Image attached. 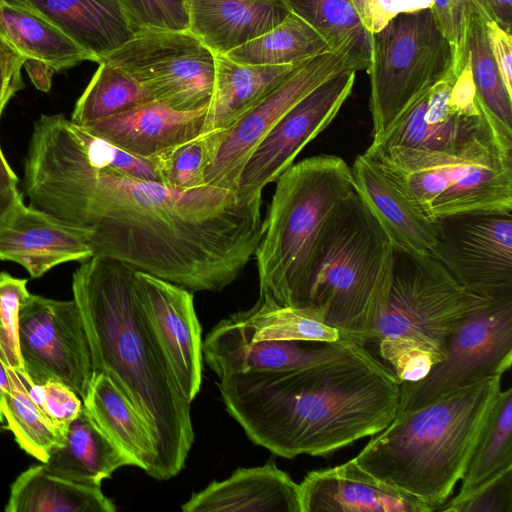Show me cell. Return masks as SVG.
<instances>
[{
  "instance_id": "3",
  "label": "cell",
  "mask_w": 512,
  "mask_h": 512,
  "mask_svg": "<svg viewBox=\"0 0 512 512\" xmlns=\"http://www.w3.org/2000/svg\"><path fill=\"white\" fill-rule=\"evenodd\" d=\"M132 267L101 256L81 262L72 291L94 372L109 375L146 422L156 452L154 479L185 466L194 442L190 402L182 395L138 301Z\"/></svg>"
},
{
  "instance_id": "22",
  "label": "cell",
  "mask_w": 512,
  "mask_h": 512,
  "mask_svg": "<svg viewBox=\"0 0 512 512\" xmlns=\"http://www.w3.org/2000/svg\"><path fill=\"white\" fill-rule=\"evenodd\" d=\"M184 512H300L298 483L271 459L193 493Z\"/></svg>"
},
{
  "instance_id": "39",
  "label": "cell",
  "mask_w": 512,
  "mask_h": 512,
  "mask_svg": "<svg viewBox=\"0 0 512 512\" xmlns=\"http://www.w3.org/2000/svg\"><path fill=\"white\" fill-rule=\"evenodd\" d=\"M27 279L0 273V360L10 369L26 375L19 346V311L30 294Z\"/></svg>"
},
{
  "instance_id": "28",
  "label": "cell",
  "mask_w": 512,
  "mask_h": 512,
  "mask_svg": "<svg viewBox=\"0 0 512 512\" xmlns=\"http://www.w3.org/2000/svg\"><path fill=\"white\" fill-rule=\"evenodd\" d=\"M50 473L88 485H101L120 467L133 466L82 407L66 429L63 441L55 445L43 463Z\"/></svg>"
},
{
  "instance_id": "9",
  "label": "cell",
  "mask_w": 512,
  "mask_h": 512,
  "mask_svg": "<svg viewBox=\"0 0 512 512\" xmlns=\"http://www.w3.org/2000/svg\"><path fill=\"white\" fill-rule=\"evenodd\" d=\"M454 54L430 9L403 13L371 34L369 110L382 136L453 68Z\"/></svg>"
},
{
  "instance_id": "17",
  "label": "cell",
  "mask_w": 512,
  "mask_h": 512,
  "mask_svg": "<svg viewBox=\"0 0 512 512\" xmlns=\"http://www.w3.org/2000/svg\"><path fill=\"white\" fill-rule=\"evenodd\" d=\"M138 301L183 395L192 402L203 373L201 326L192 291L148 273L134 272Z\"/></svg>"
},
{
  "instance_id": "23",
  "label": "cell",
  "mask_w": 512,
  "mask_h": 512,
  "mask_svg": "<svg viewBox=\"0 0 512 512\" xmlns=\"http://www.w3.org/2000/svg\"><path fill=\"white\" fill-rule=\"evenodd\" d=\"M351 171L354 187L396 250L431 255L437 243L436 222L418 210L364 153Z\"/></svg>"
},
{
  "instance_id": "45",
  "label": "cell",
  "mask_w": 512,
  "mask_h": 512,
  "mask_svg": "<svg viewBox=\"0 0 512 512\" xmlns=\"http://www.w3.org/2000/svg\"><path fill=\"white\" fill-rule=\"evenodd\" d=\"M23 68L22 56L0 36V119L11 98L25 87Z\"/></svg>"
},
{
  "instance_id": "27",
  "label": "cell",
  "mask_w": 512,
  "mask_h": 512,
  "mask_svg": "<svg viewBox=\"0 0 512 512\" xmlns=\"http://www.w3.org/2000/svg\"><path fill=\"white\" fill-rule=\"evenodd\" d=\"M215 79L205 132L227 129L258 106L304 62L286 65L238 63L214 53Z\"/></svg>"
},
{
  "instance_id": "5",
  "label": "cell",
  "mask_w": 512,
  "mask_h": 512,
  "mask_svg": "<svg viewBox=\"0 0 512 512\" xmlns=\"http://www.w3.org/2000/svg\"><path fill=\"white\" fill-rule=\"evenodd\" d=\"M275 182L254 253L259 296L304 306L326 235L355 191L351 166L338 156H312L292 164Z\"/></svg>"
},
{
  "instance_id": "49",
  "label": "cell",
  "mask_w": 512,
  "mask_h": 512,
  "mask_svg": "<svg viewBox=\"0 0 512 512\" xmlns=\"http://www.w3.org/2000/svg\"><path fill=\"white\" fill-rule=\"evenodd\" d=\"M18 176L10 167L0 146V192L17 188Z\"/></svg>"
},
{
  "instance_id": "40",
  "label": "cell",
  "mask_w": 512,
  "mask_h": 512,
  "mask_svg": "<svg viewBox=\"0 0 512 512\" xmlns=\"http://www.w3.org/2000/svg\"><path fill=\"white\" fill-rule=\"evenodd\" d=\"M120 2L134 32L142 28L189 29L186 0H120Z\"/></svg>"
},
{
  "instance_id": "4",
  "label": "cell",
  "mask_w": 512,
  "mask_h": 512,
  "mask_svg": "<svg viewBox=\"0 0 512 512\" xmlns=\"http://www.w3.org/2000/svg\"><path fill=\"white\" fill-rule=\"evenodd\" d=\"M501 380L488 377L396 415L354 460L376 479L436 511L464 475Z\"/></svg>"
},
{
  "instance_id": "31",
  "label": "cell",
  "mask_w": 512,
  "mask_h": 512,
  "mask_svg": "<svg viewBox=\"0 0 512 512\" xmlns=\"http://www.w3.org/2000/svg\"><path fill=\"white\" fill-rule=\"evenodd\" d=\"M289 10L313 26L326 40L331 52L349 68L367 70L371 34L363 27L352 0H284Z\"/></svg>"
},
{
  "instance_id": "30",
  "label": "cell",
  "mask_w": 512,
  "mask_h": 512,
  "mask_svg": "<svg viewBox=\"0 0 512 512\" xmlns=\"http://www.w3.org/2000/svg\"><path fill=\"white\" fill-rule=\"evenodd\" d=\"M101 485L71 481L46 470L43 463L30 466L11 484L6 512H115Z\"/></svg>"
},
{
  "instance_id": "41",
  "label": "cell",
  "mask_w": 512,
  "mask_h": 512,
  "mask_svg": "<svg viewBox=\"0 0 512 512\" xmlns=\"http://www.w3.org/2000/svg\"><path fill=\"white\" fill-rule=\"evenodd\" d=\"M21 376L32 400L55 424L66 431L68 424L80 413L82 399L60 381L50 379L37 385L29 382L24 374Z\"/></svg>"
},
{
  "instance_id": "10",
  "label": "cell",
  "mask_w": 512,
  "mask_h": 512,
  "mask_svg": "<svg viewBox=\"0 0 512 512\" xmlns=\"http://www.w3.org/2000/svg\"><path fill=\"white\" fill-rule=\"evenodd\" d=\"M140 83L153 100L179 111L209 105L214 53L189 30L142 28L103 56Z\"/></svg>"
},
{
  "instance_id": "52",
  "label": "cell",
  "mask_w": 512,
  "mask_h": 512,
  "mask_svg": "<svg viewBox=\"0 0 512 512\" xmlns=\"http://www.w3.org/2000/svg\"><path fill=\"white\" fill-rule=\"evenodd\" d=\"M6 1L5 0H0V5L5 3Z\"/></svg>"
},
{
  "instance_id": "29",
  "label": "cell",
  "mask_w": 512,
  "mask_h": 512,
  "mask_svg": "<svg viewBox=\"0 0 512 512\" xmlns=\"http://www.w3.org/2000/svg\"><path fill=\"white\" fill-rule=\"evenodd\" d=\"M83 405L108 438L154 477L156 452L150 430L137 409L104 372H94Z\"/></svg>"
},
{
  "instance_id": "38",
  "label": "cell",
  "mask_w": 512,
  "mask_h": 512,
  "mask_svg": "<svg viewBox=\"0 0 512 512\" xmlns=\"http://www.w3.org/2000/svg\"><path fill=\"white\" fill-rule=\"evenodd\" d=\"M225 129L207 131L156 157L161 183L178 191H191L205 185V171L223 138Z\"/></svg>"
},
{
  "instance_id": "26",
  "label": "cell",
  "mask_w": 512,
  "mask_h": 512,
  "mask_svg": "<svg viewBox=\"0 0 512 512\" xmlns=\"http://www.w3.org/2000/svg\"><path fill=\"white\" fill-rule=\"evenodd\" d=\"M44 18L100 59L135 33L120 0H5Z\"/></svg>"
},
{
  "instance_id": "21",
  "label": "cell",
  "mask_w": 512,
  "mask_h": 512,
  "mask_svg": "<svg viewBox=\"0 0 512 512\" xmlns=\"http://www.w3.org/2000/svg\"><path fill=\"white\" fill-rule=\"evenodd\" d=\"M207 109L179 111L152 100L83 127L137 157L154 160L204 133Z\"/></svg>"
},
{
  "instance_id": "8",
  "label": "cell",
  "mask_w": 512,
  "mask_h": 512,
  "mask_svg": "<svg viewBox=\"0 0 512 512\" xmlns=\"http://www.w3.org/2000/svg\"><path fill=\"white\" fill-rule=\"evenodd\" d=\"M364 154L431 221L512 211V148L497 139L455 151L368 146Z\"/></svg>"
},
{
  "instance_id": "50",
  "label": "cell",
  "mask_w": 512,
  "mask_h": 512,
  "mask_svg": "<svg viewBox=\"0 0 512 512\" xmlns=\"http://www.w3.org/2000/svg\"><path fill=\"white\" fill-rule=\"evenodd\" d=\"M11 391V379L8 373V368L0 360V422L3 423L4 416L2 407L6 396Z\"/></svg>"
},
{
  "instance_id": "43",
  "label": "cell",
  "mask_w": 512,
  "mask_h": 512,
  "mask_svg": "<svg viewBox=\"0 0 512 512\" xmlns=\"http://www.w3.org/2000/svg\"><path fill=\"white\" fill-rule=\"evenodd\" d=\"M445 512H512V469L487 483L466 499L442 505Z\"/></svg>"
},
{
  "instance_id": "24",
  "label": "cell",
  "mask_w": 512,
  "mask_h": 512,
  "mask_svg": "<svg viewBox=\"0 0 512 512\" xmlns=\"http://www.w3.org/2000/svg\"><path fill=\"white\" fill-rule=\"evenodd\" d=\"M0 36L22 56L28 77L42 92L50 90L54 73L84 61L98 63L56 26L7 2L0 5Z\"/></svg>"
},
{
  "instance_id": "48",
  "label": "cell",
  "mask_w": 512,
  "mask_h": 512,
  "mask_svg": "<svg viewBox=\"0 0 512 512\" xmlns=\"http://www.w3.org/2000/svg\"><path fill=\"white\" fill-rule=\"evenodd\" d=\"M21 201H23V195L18 188L0 192V223Z\"/></svg>"
},
{
  "instance_id": "47",
  "label": "cell",
  "mask_w": 512,
  "mask_h": 512,
  "mask_svg": "<svg viewBox=\"0 0 512 512\" xmlns=\"http://www.w3.org/2000/svg\"><path fill=\"white\" fill-rule=\"evenodd\" d=\"M475 12L485 22H496L512 32V0H471Z\"/></svg>"
},
{
  "instance_id": "12",
  "label": "cell",
  "mask_w": 512,
  "mask_h": 512,
  "mask_svg": "<svg viewBox=\"0 0 512 512\" xmlns=\"http://www.w3.org/2000/svg\"><path fill=\"white\" fill-rule=\"evenodd\" d=\"M478 139H497L512 148L483 110L467 60L460 71L452 68L369 146L455 151Z\"/></svg>"
},
{
  "instance_id": "53",
  "label": "cell",
  "mask_w": 512,
  "mask_h": 512,
  "mask_svg": "<svg viewBox=\"0 0 512 512\" xmlns=\"http://www.w3.org/2000/svg\"><path fill=\"white\" fill-rule=\"evenodd\" d=\"M258 1H269V0H258Z\"/></svg>"
},
{
  "instance_id": "37",
  "label": "cell",
  "mask_w": 512,
  "mask_h": 512,
  "mask_svg": "<svg viewBox=\"0 0 512 512\" xmlns=\"http://www.w3.org/2000/svg\"><path fill=\"white\" fill-rule=\"evenodd\" d=\"M11 391L6 396L2 413L6 428L12 432L19 447L44 463L50 450L62 443L65 430L55 424L32 400L17 371L8 368Z\"/></svg>"
},
{
  "instance_id": "34",
  "label": "cell",
  "mask_w": 512,
  "mask_h": 512,
  "mask_svg": "<svg viewBox=\"0 0 512 512\" xmlns=\"http://www.w3.org/2000/svg\"><path fill=\"white\" fill-rule=\"evenodd\" d=\"M331 52L324 37L307 21L290 11L274 28L226 55L252 65H286Z\"/></svg>"
},
{
  "instance_id": "13",
  "label": "cell",
  "mask_w": 512,
  "mask_h": 512,
  "mask_svg": "<svg viewBox=\"0 0 512 512\" xmlns=\"http://www.w3.org/2000/svg\"><path fill=\"white\" fill-rule=\"evenodd\" d=\"M19 346L26 379H54L83 401L94 369L84 324L74 300L29 294L19 311Z\"/></svg>"
},
{
  "instance_id": "11",
  "label": "cell",
  "mask_w": 512,
  "mask_h": 512,
  "mask_svg": "<svg viewBox=\"0 0 512 512\" xmlns=\"http://www.w3.org/2000/svg\"><path fill=\"white\" fill-rule=\"evenodd\" d=\"M512 363V298L492 302L450 337L445 357L416 381L400 382L396 415L423 408L470 383L503 376Z\"/></svg>"
},
{
  "instance_id": "46",
  "label": "cell",
  "mask_w": 512,
  "mask_h": 512,
  "mask_svg": "<svg viewBox=\"0 0 512 512\" xmlns=\"http://www.w3.org/2000/svg\"><path fill=\"white\" fill-rule=\"evenodd\" d=\"M485 29L503 83L512 95V35L493 21L485 22Z\"/></svg>"
},
{
  "instance_id": "36",
  "label": "cell",
  "mask_w": 512,
  "mask_h": 512,
  "mask_svg": "<svg viewBox=\"0 0 512 512\" xmlns=\"http://www.w3.org/2000/svg\"><path fill=\"white\" fill-rule=\"evenodd\" d=\"M78 98L71 121L84 126L152 101L148 91L120 68L100 61Z\"/></svg>"
},
{
  "instance_id": "44",
  "label": "cell",
  "mask_w": 512,
  "mask_h": 512,
  "mask_svg": "<svg viewBox=\"0 0 512 512\" xmlns=\"http://www.w3.org/2000/svg\"><path fill=\"white\" fill-rule=\"evenodd\" d=\"M367 32L374 34L403 13L430 9L433 0H352Z\"/></svg>"
},
{
  "instance_id": "15",
  "label": "cell",
  "mask_w": 512,
  "mask_h": 512,
  "mask_svg": "<svg viewBox=\"0 0 512 512\" xmlns=\"http://www.w3.org/2000/svg\"><path fill=\"white\" fill-rule=\"evenodd\" d=\"M356 71L345 69L294 105L263 137L247 160L237 191L262 193L286 171L303 148L336 118L352 93Z\"/></svg>"
},
{
  "instance_id": "7",
  "label": "cell",
  "mask_w": 512,
  "mask_h": 512,
  "mask_svg": "<svg viewBox=\"0 0 512 512\" xmlns=\"http://www.w3.org/2000/svg\"><path fill=\"white\" fill-rule=\"evenodd\" d=\"M492 302L463 288L432 255L394 249L374 343L400 382L419 380L445 357L451 335Z\"/></svg>"
},
{
  "instance_id": "42",
  "label": "cell",
  "mask_w": 512,
  "mask_h": 512,
  "mask_svg": "<svg viewBox=\"0 0 512 512\" xmlns=\"http://www.w3.org/2000/svg\"><path fill=\"white\" fill-rule=\"evenodd\" d=\"M430 10L453 48V68L459 71L467 60L465 37L470 17L475 12L471 0H433Z\"/></svg>"
},
{
  "instance_id": "32",
  "label": "cell",
  "mask_w": 512,
  "mask_h": 512,
  "mask_svg": "<svg viewBox=\"0 0 512 512\" xmlns=\"http://www.w3.org/2000/svg\"><path fill=\"white\" fill-rule=\"evenodd\" d=\"M245 327L253 341L334 342L339 332L324 322L322 312L310 305L283 306L267 296H259L248 310L230 315Z\"/></svg>"
},
{
  "instance_id": "19",
  "label": "cell",
  "mask_w": 512,
  "mask_h": 512,
  "mask_svg": "<svg viewBox=\"0 0 512 512\" xmlns=\"http://www.w3.org/2000/svg\"><path fill=\"white\" fill-rule=\"evenodd\" d=\"M93 251L83 234L23 201L0 223V260L20 264L32 278Z\"/></svg>"
},
{
  "instance_id": "35",
  "label": "cell",
  "mask_w": 512,
  "mask_h": 512,
  "mask_svg": "<svg viewBox=\"0 0 512 512\" xmlns=\"http://www.w3.org/2000/svg\"><path fill=\"white\" fill-rule=\"evenodd\" d=\"M479 102L501 138L512 144V95L508 93L489 46L485 21L473 12L465 37Z\"/></svg>"
},
{
  "instance_id": "20",
  "label": "cell",
  "mask_w": 512,
  "mask_h": 512,
  "mask_svg": "<svg viewBox=\"0 0 512 512\" xmlns=\"http://www.w3.org/2000/svg\"><path fill=\"white\" fill-rule=\"evenodd\" d=\"M300 512H431L413 497L381 482L354 460L314 470L298 484Z\"/></svg>"
},
{
  "instance_id": "18",
  "label": "cell",
  "mask_w": 512,
  "mask_h": 512,
  "mask_svg": "<svg viewBox=\"0 0 512 512\" xmlns=\"http://www.w3.org/2000/svg\"><path fill=\"white\" fill-rule=\"evenodd\" d=\"M359 344L334 342L253 341L233 319L219 321L202 343L203 360L217 375L297 369L346 355Z\"/></svg>"
},
{
  "instance_id": "51",
  "label": "cell",
  "mask_w": 512,
  "mask_h": 512,
  "mask_svg": "<svg viewBox=\"0 0 512 512\" xmlns=\"http://www.w3.org/2000/svg\"><path fill=\"white\" fill-rule=\"evenodd\" d=\"M6 429V426H4L2 422H0V434L3 433Z\"/></svg>"
},
{
  "instance_id": "6",
  "label": "cell",
  "mask_w": 512,
  "mask_h": 512,
  "mask_svg": "<svg viewBox=\"0 0 512 512\" xmlns=\"http://www.w3.org/2000/svg\"><path fill=\"white\" fill-rule=\"evenodd\" d=\"M394 248L356 190L324 240L305 305L319 309L340 338L374 343L391 282Z\"/></svg>"
},
{
  "instance_id": "25",
  "label": "cell",
  "mask_w": 512,
  "mask_h": 512,
  "mask_svg": "<svg viewBox=\"0 0 512 512\" xmlns=\"http://www.w3.org/2000/svg\"><path fill=\"white\" fill-rule=\"evenodd\" d=\"M189 31L213 53L227 54L277 26L284 0H186Z\"/></svg>"
},
{
  "instance_id": "2",
  "label": "cell",
  "mask_w": 512,
  "mask_h": 512,
  "mask_svg": "<svg viewBox=\"0 0 512 512\" xmlns=\"http://www.w3.org/2000/svg\"><path fill=\"white\" fill-rule=\"evenodd\" d=\"M227 412L276 456H329L385 429L400 381L365 346L313 365L218 379Z\"/></svg>"
},
{
  "instance_id": "16",
  "label": "cell",
  "mask_w": 512,
  "mask_h": 512,
  "mask_svg": "<svg viewBox=\"0 0 512 512\" xmlns=\"http://www.w3.org/2000/svg\"><path fill=\"white\" fill-rule=\"evenodd\" d=\"M345 69L351 68L333 52L303 63L258 106L225 129L205 171V185L236 191L247 160L268 131L301 99Z\"/></svg>"
},
{
  "instance_id": "1",
  "label": "cell",
  "mask_w": 512,
  "mask_h": 512,
  "mask_svg": "<svg viewBox=\"0 0 512 512\" xmlns=\"http://www.w3.org/2000/svg\"><path fill=\"white\" fill-rule=\"evenodd\" d=\"M23 189L30 206L81 232L93 256L192 292L232 284L264 234L262 193L183 192L129 177L96 159L63 114L34 122Z\"/></svg>"
},
{
  "instance_id": "33",
  "label": "cell",
  "mask_w": 512,
  "mask_h": 512,
  "mask_svg": "<svg viewBox=\"0 0 512 512\" xmlns=\"http://www.w3.org/2000/svg\"><path fill=\"white\" fill-rule=\"evenodd\" d=\"M510 469H512V387L500 390L461 478L459 491L443 505L466 499Z\"/></svg>"
},
{
  "instance_id": "14",
  "label": "cell",
  "mask_w": 512,
  "mask_h": 512,
  "mask_svg": "<svg viewBox=\"0 0 512 512\" xmlns=\"http://www.w3.org/2000/svg\"><path fill=\"white\" fill-rule=\"evenodd\" d=\"M436 222L431 255L469 292L490 301L512 298V211L472 212Z\"/></svg>"
}]
</instances>
